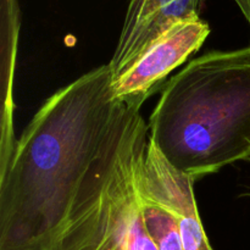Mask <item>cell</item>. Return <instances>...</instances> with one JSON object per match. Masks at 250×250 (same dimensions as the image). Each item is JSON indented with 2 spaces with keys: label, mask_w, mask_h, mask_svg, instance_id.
<instances>
[{
  "label": "cell",
  "mask_w": 250,
  "mask_h": 250,
  "mask_svg": "<svg viewBox=\"0 0 250 250\" xmlns=\"http://www.w3.org/2000/svg\"><path fill=\"white\" fill-rule=\"evenodd\" d=\"M109 63L46 99L0 170V250H48L121 102Z\"/></svg>",
  "instance_id": "cell-1"
},
{
  "label": "cell",
  "mask_w": 250,
  "mask_h": 250,
  "mask_svg": "<svg viewBox=\"0 0 250 250\" xmlns=\"http://www.w3.org/2000/svg\"><path fill=\"white\" fill-rule=\"evenodd\" d=\"M148 127L167 163L195 180L250 158V46L187 63L165 83Z\"/></svg>",
  "instance_id": "cell-2"
},
{
  "label": "cell",
  "mask_w": 250,
  "mask_h": 250,
  "mask_svg": "<svg viewBox=\"0 0 250 250\" xmlns=\"http://www.w3.org/2000/svg\"><path fill=\"white\" fill-rule=\"evenodd\" d=\"M139 110L122 103L48 250H156L137 189V165L149 142Z\"/></svg>",
  "instance_id": "cell-3"
},
{
  "label": "cell",
  "mask_w": 250,
  "mask_h": 250,
  "mask_svg": "<svg viewBox=\"0 0 250 250\" xmlns=\"http://www.w3.org/2000/svg\"><path fill=\"white\" fill-rule=\"evenodd\" d=\"M210 33L202 19L181 21L154 41L129 70L112 83L117 102L141 109L143 103L166 83L171 71L199 50Z\"/></svg>",
  "instance_id": "cell-4"
},
{
  "label": "cell",
  "mask_w": 250,
  "mask_h": 250,
  "mask_svg": "<svg viewBox=\"0 0 250 250\" xmlns=\"http://www.w3.org/2000/svg\"><path fill=\"white\" fill-rule=\"evenodd\" d=\"M194 182L192 176L172 167L149 138L137 165V187L171 212L183 250H212L198 212Z\"/></svg>",
  "instance_id": "cell-5"
},
{
  "label": "cell",
  "mask_w": 250,
  "mask_h": 250,
  "mask_svg": "<svg viewBox=\"0 0 250 250\" xmlns=\"http://www.w3.org/2000/svg\"><path fill=\"white\" fill-rule=\"evenodd\" d=\"M207 0H128L121 34L110 60L114 81L176 23L200 19Z\"/></svg>",
  "instance_id": "cell-6"
},
{
  "label": "cell",
  "mask_w": 250,
  "mask_h": 250,
  "mask_svg": "<svg viewBox=\"0 0 250 250\" xmlns=\"http://www.w3.org/2000/svg\"><path fill=\"white\" fill-rule=\"evenodd\" d=\"M137 189L144 225L156 250H183L180 231L171 212L142 192L138 187Z\"/></svg>",
  "instance_id": "cell-7"
},
{
  "label": "cell",
  "mask_w": 250,
  "mask_h": 250,
  "mask_svg": "<svg viewBox=\"0 0 250 250\" xmlns=\"http://www.w3.org/2000/svg\"><path fill=\"white\" fill-rule=\"evenodd\" d=\"M236 2L238 4L239 9L242 10L250 26V0H236Z\"/></svg>",
  "instance_id": "cell-8"
}]
</instances>
